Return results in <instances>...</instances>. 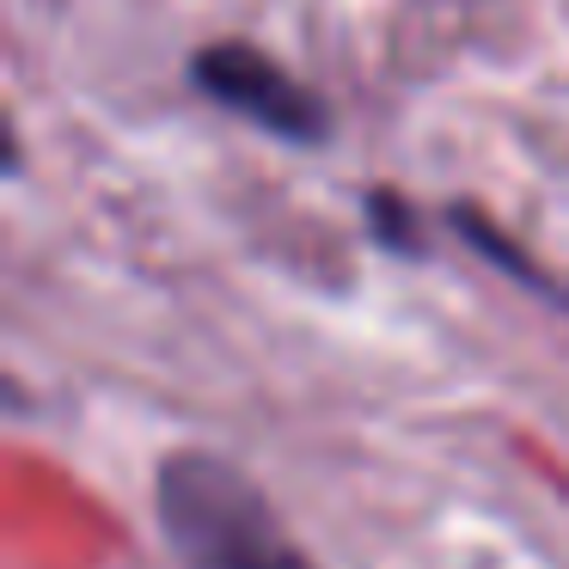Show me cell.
<instances>
[{"label":"cell","instance_id":"cell-2","mask_svg":"<svg viewBox=\"0 0 569 569\" xmlns=\"http://www.w3.org/2000/svg\"><path fill=\"white\" fill-rule=\"evenodd\" d=\"M190 80L214 104H227V111H239L246 123L270 129L282 141H325V129H331V111L300 80H288L270 56L246 50V43H209V50H197Z\"/></svg>","mask_w":569,"mask_h":569},{"label":"cell","instance_id":"cell-1","mask_svg":"<svg viewBox=\"0 0 569 569\" xmlns=\"http://www.w3.org/2000/svg\"><path fill=\"white\" fill-rule=\"evenodd\" d=\"M153 502L184 569H312L282 539L263 490L221 453H172L153 478Z\"/></svg>","mask_w":569,"mask_h":569}]
</instances>
